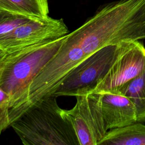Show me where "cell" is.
<instances>
[{
	"instance_id": "2",
	"label": "cell",
	"mask_w": 145,
	"mask_h": 145,
	"mask_svg": "<svg viewBox=\"0 0 145 145\" xmlns=\"http://www.w3.org/2000/svg\"><path fill=\"white\" fill-rule=\"evenodd\" d=\"M85 58L75 29L67 35L58 51L33 79L17 105L10 110V126L33 105L52 96L69 72Z\"/></svg>"
},
{
	"instance_id": "8",
	"label": "cell",
	"mask_w": 145,
	"mask_h": 145,
	"mask_svg": "<svg viewBox=\"0 0 145 145\" xmlns=\"http://www.w3.org/2000/svg\"><path fill=\"white\" fill-rule=\"evenodd\" d=\"M101 93V110L108 130L137 122L135 108L128 97L118 93Z\"/></svg>"
},
{
	"instance_id": "1",
	"label": "cell",
	"mask_w": 145,
	"mask_h": 145,
	"mask_svg": "<svg viewBox=\"0 0 145 145\" xmlns=\"http://www.w3.org/2000/svg\"><path fill=\"white\" fill-rule=\"evenodd\" d=\"M62 110L57 97L50 96L29 109L10 126L25 145H79Z\"/></svg>"
},
{
	"instance_id": "5",
	"label": "cell",
	"mask_w": 145,
	"mask_h": 145,
	"mask_svg": "<svg viewBox=\"0 0 145 145\" xmlns=\"http://www.w3.org/2000/svg\"><path fill=\"white\" fill-rule=\"evenodd\" d=\"M74 106L62 109L63 117L71 123L79 145H98L108 131L101 106V93L76 96Z\"/></svg>"
},
{
	"instance_id": "12",
	"label": "cell",
	"mask_w": 145,
	"mask_h": 145,
	"mask_svg": "<svg viewBox=\"0 0 145 145\" xmlns=\"http://www.w3.org/2000/svg\"><path fill=\"white\" fill-rule=\"evenodd\" d=\"M33 19H37L0 10V37L10 32L18 26Z\"/></svg>"
},
{
	"instance_id": "4",
	"label": "cell",
	"mask_w": 145,
	"mask_h": 145,
	"mask_svg": "<svg viewBox=\"0 0 145 145\" xmlns=\"http://www.w3.org/2000/svg\"><path fill=\"white\" fill-rule=\"evenodd\" d=\"M131 42L107 45L86 57L69 72L52 96L76 97L92 93Z\"/></svg>"
},
{
	"instance_id": "14",
	"label": "cell",
	"mask_w": 145,
	"mask_h": 145,
	"mask_svg": "<svg viewBox=\"0 0 145 145\" xmlns=\"http://www.w3.org/2000/svg\"><path fill=\"white\" fill-rule=\"evenodd\" d=\"M6 56L7 53L2 48H0V66H1L3 61L5 60Z\"/></svg>"
},
{
	"instance_id": "7",
	"label": "cell",
	"mask_w": 145,
	"mask_h": 145,
	"mask_svg": "<svg viewBox=\"0 0 145 145\" xmlns=\"http://www.w3.org/2000/svg\"><path fill=\"white\" fill-rule=\"evenodd\" d=\"M144 69L145 47L138 40L133 41L92 93H117Z\"/></svg>"
},
{
	"instance_id": "13",
	"label": "cell",
	"mask_w": 145,
	"mask_h": 145,
	"mask_svg": "<svg viewBox=\"0 0 145 145\" xmlns=\"http://www.w3.org/2000/svg\"><path fill=\"white\" fill-rule=\"evenodd\" d=\"M10 101L9 95L0 88V134L8 126H10L9 120Z\"/></svg>"
},
{
	"instance_id": "11",
	"label": "cell",
	"mask_w": 145,
	"mask_h": 145,
	"mask_svg": "<svg viewBox=\"0 0 145 145\" xmlns=\"http://www.w3.org/2000/svg\"><path fill=\"white\" fill-rule=\"evenodd\" d=\"M128 97L134 104L137 122L145 123V69L117 92Z\"/></svg>"
},
{
	"instance_id": "6",
	"label": "cell",
	"mask_w": 145,
	"mask_h": 145,
	"mask_svg": "<svg viewBox=\"0 0 145 145\" xmlns=\"http://www.w3.org/2000/svg\"><path fill=\"white\" fill-rule=\"evenodd\" d=\"M62 19L48 16L31 20L0 37V48L6 53L58 39L69 33Z\"/></svg>"
},
{
	"instance_id": "10",
	"label": "cell",
	"mask_w": 145,
	"mask_h": 145,
	"mask_svg": "<svg viewBox=\"0 0 145 145\" xmlns=\"http://www.w3.org/2000/svg\"><path fill=\"white\" fill-rule=\"evenodd\" d=\"M0 10L33 19L49 16L48 0H0Z\"/></svg>"
},
{
	"instance_id": "9",
	"label": "cell",
	"mask_w": 145,
	"mask_h": 145,
	"mask_svg": "<svg viewBox=\"0 0 145 145\" xmlns=\"http://www.w3.org/2000/svg\"><path fill=\"white\" fill-rule=\"evenodd\" d=\"M98 145H145V125L137 122L109 130Z\"/></svg>"
},
{
	"instance_id": "3",
	"label": "cell",
	"mask_w": 145,
	"mask_h": 145,
	"mask_svg": "<svg viewBox=\"0 0 145 145\" xmlns=\"http://www.w3.org/2000/svg\"><path fill=\"white\" fill-rule=\"evenodd\" d=\"M66 36L7 53L0 66V88L10 96V110L17 105L33 79L58 51Z\"/></svg>"
}]
</instances>
